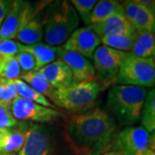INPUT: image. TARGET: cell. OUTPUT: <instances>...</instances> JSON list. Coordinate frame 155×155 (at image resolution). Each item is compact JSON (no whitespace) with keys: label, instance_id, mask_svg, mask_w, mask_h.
<instances>
[{"label":"cell","instance_id":"cell-1","mask_svg":"<svg viewBox=\"0 0 155 155\" xmlns=\"http://www.w3.org/2000/svg\"><path fill=\"white\" fill-rule=\"evenodd\" d=\"M117 132L116 120L98 107L72 116L66 126L67 140L79 155L104 154Z\"/></svg>","mask_w":155,"mask_h":155},{"label":"cell","instance_id":"cell-2","mask_svg":"<svg viewBox=\"0 0 155 155\" xmlns=\"http://www.w3.org/2000/svg\"><path fill=\"white\" fill-rule=\"evenodd\" d=\"M41 22L46 44L61 47L78 27L79 17L70 1L50 2L45 6Z\"/></svg>","mask_w":155,"mask_h":155},{"label":"cell","instance_id":"cell-3","mask_svg":"<svg viewBox=\"0 0 155 155\" xmlns=\"http://www.w3.org/2000/svg\"><path fill=\"white\" fill-rule=\"evenodd\" d=\"M147 92V88L114 84L108 91L107 107L120 125L134 126L140 121Z\"/></svg>","mask_w":155,"mask_h":155},{"label":"cell","instance_id":"cell-4","mask_svg":"<svg viewBox=\"0 0 155 155\" xmlns=\"http://www.w3.org/2000/svg\"><path fill=\"white\" fill-rule=\"evenodd\" d=\"M103 91L100 84L93 79L55 90L51 101L66 110L85 112L94 106Z\"/></svg>","mask_w":155,"mask_h":155},{"label":"cell","instance_id":"cell-5","mask_svg":"<svg viewBox=\"0 0 155 155\" xmlns=\"http://www.w3.org/2000/svg\"><path fill=\"white\" fill-rule=\"evenodd\" d=\"M114 84L149 88L155 85V66L152 58H140L128 53L116 75Z\"/></svg>","mask_w":155,"mask_h":155},{"label":"cell","instance_id":"cell-6","mask_svg":"<svg viewBox=\"0 0 155 155\" xmlns=\"http://www.w3.org/2000/svg\"><path fill=\"white\" fill-rule=\"evenodd\" d=\"M128 53L118 51L105 45H100L95 50L92 61L96 80L103 90L114 85V81L120 70L122 62Z\"/></svg>","mask_w":155,"mask_h":155},{"label":"cell","instance_id":"cell-7","mask_svg":"<svg viewBox=\"0 0 155 155\" xmlns=\"http://www.w3.org/2000/svg\"><path fill=\"white\" fill-rule=\"evenodd\" d=\"M41 8L28 1L17 0L13 2L9 14L0 27V41L16 38L18 31L31 19L37 16Z\"/></svg>","mask_w":155,"mask_h":155},{"label":"cell","instance_id":"cell-8","mask_svg":"<svg viewBox=\"0 0 155 155\" xmlns=\"http://www.w3.org/2000/svg\"><path fill=\"white\" fill-rule=\"evenodd\" d=\"M149 134L142 126H129L118 131L107 152H120L123 155H137L148 148Z\"/></svg>","mask_w":155,"mask_h":155},{"label":"cell","instance_id":"cell-9","mask_svg":"<svg viewBox=\"0 0 155 155\" xmlns=\"http://www.w3.org/2000/svg\"><path fill=\"white\" fill-rule=\"evenodd\" d=\"M12 116L16 120L29 121L36 123L53 122L61 116V113L56 109L48 108L29 100L17 96L10 105Z\"/></svg>","mask_w":155,"mask_h":155},{"label":"cell","instance_id":"cell-10","mask_svg":"<svg viewBox=\"0 0 155 155\" xmlns=\"http://www.w3.org/2000/svg\"><path fill=\"white\" fill-rule=\"evenodd\" d=\"M121 4L125 16L136 32L155 34V11L140 4L139 0H127Z\"/></svg>","mask_w":155,"mask_h":155},{"label":"cell","instance_id":"cell-11","mask_svg":"<svg viewBox=\"0 0 155 155\" xmlns=\"http://www.w3.org/2000/svg\"><path fill=\"white\" fill-rule=\"evenodd\" d=\"M52 140L47 128L29 123L25 142L18 155H52Z\"/></svg>","mask_w":155,"mask_h":155},{"label":"cell","instance_id":"cell-12","mask_svg":"<svg viewBox=\"0 0 155 155\" xmlns=\"http://www.w3.org/2000/svg\"><path fill=\"white\" fill-rule=\"evenodd\" d=\"M101 45L99 36L87 27L78 28L62 47L63 49L78 53L87 59H91L95 50Z\"/></svg>","mask_w":155,"mask_h":155},{"label":"cell","instance_id":"cell-13","mask_svg":"<svg viewBox=\"0 0 155 155\" xmlns=\"http://www.w3.org/2000/svg\"><path fill=\"white\" fill-rule=\"evenodd\" d=\"M59 60L63 61L71 70L74 84L90 81L96 78L93 65L83 55L63 49L61 47Z\"/></svg>","mask_w":155,"mask_h":155},{"label":"cell","instance_id":"cell-14","mask_svg":"<svg viewBox=\"0 0 155 155\" xmlns=\"http://www.w3.org/2000/svg\"><path fill=\"white\" fill-rule=\"evenodd\" d=\"M88 27L93 30L100 39L109 35L129 34L135 31L124 13L116 14L103 22L91 24Z\"/></svg>","mask_w":155,"mask_h":155},{"label":"cell","instance_id":"cell-15","mask_svg":"<svg viewBox=\"0 0 155 155\" xmlns=\"http://www.w3.org/2000/svg\"><path fill=\"white\" fill-rule=\"evenodd\" d=\"M39 71L44 75L48 83L55 90L67 88L74 84L71 70L60 60L50 63Z\"/></svg>","mask_w":155,"mask_h":155},{"label":"cell","instance_id":"cell-16","mask_svg":"<svg viewBox=\"0 0 155 155\" xmlns=\"http://www.w3.org/2000/svg\"><path fill=\"white\" fill-rule=\"evenodd\" d=\"M61 47H52L46 43H38L31 46L22 45L21 51H26L35 57L38 71L42 67L56 61L59 58Z\"/></svg>","mask_w":155,"mask_h":155},{"label":"cell","instance_id":"cell-17","mask_svg":"<svg viewBox=\"0 0 155 155\" xmlns=\"http://www.w3.org/2000/svg\"><path fill=\"white\" fill-rule=\"evenodd\" d=\"M16 38L19 43L24 46L41 43L43 39V26L41 16L38 14L26 23L18 31Z\"/></svg>","mask_w":155,"mask_h":155},{"label":"cell","instance_id":"cell-18","mask_svg":"<svg viewBox=\"0 0 155 155\" xmlns=\"http://www.w3.org/2000/svg\"><path fill=\"white\" fill-rule=\"evenodd\" d=\"M122 13H124V10L121 2L115 0H100L97 2L91 12V24L103 22L111 16Z\"/></svg>","mask_w":155,"mask_h":155},{"label":"cell","instance_id":"cell-19","mask_svg":"<svg viewBox=\"0 0 155 155\" xmlns=\"http://www.w3.org/2000/svg\"><path fill=\"white\" fill-rule=\"evenodd\" d=\"M154 51L155 34L136 32V37L129 54L140 58H153Z\"/></svg>","mask_w":155,"mask_h":155},{"label":"cell","instance_id":"cell-20","mask_svg":"<svg viewBox=\"0 0 155 155\" xmlns=\"http://www.w3.org/2000/svg\"><path fill=\"white\" fill-rule=\"evenodd\" d=\"M19 79L24 81L30 87H32L34 90H35L39 93L42 94L50 100L55 91V89L48 83L47 78L40 71L22 73Z\"/></svg>","mask_w":155,"mask_h":155},{"label":"cell","instance_id":"cell-21","mask_svg":"<svg viewBox=\"0 0 155 155\" xmlns=\"http://www.w3.org/2000/svg\"><path fill=\"white\" fill-rule=\"evenodd\" d=\"M16 126L9 128V134L1 153H16L17 152H20V150L22 149L26 140L28 125L20 124L19 127H16Z\"/></svg>","mask_w":155,"mask_h":155},{"label":"cell","instance_id":"cell-22","mask_svg":"<svg viewBox=\"0 0 155 155\" xmlns=\"http://www.w3.org/2000/svg\"><path fill=\"white\" fill-rule=\"evenodd\" d=\"M136 37V31L129 34H119L109 35L101 38V44L105 45L113 49L130 53L134 40Z\"/></svg>","mask_w":155,"mask_h":155},{"label":"cell","instance_id":"cell-23","mask_svg":"<svg viewBox=\"0 0 155 155\" xmlns=\"http://www.w3.org/2000/svg\"><path fill=\"white\" fill-rule=\"evenodd\" d=\"M15 84L17 87V96L21 97L22 98L29 100L31 102H34L35 104H38L40 105L55 109V105L52 104L48 97L39 93L38 91H36L32 87H30L28 84H26L24 81H22L21 79H16Z\"/></svg>","mask_w":155,"mask_h":155},{"label":"cell","instance_id":"cell-24","mask_svg":"<svg viewBox=\"0 0 155 155\" xmlns=\"http://www.w3.org/2000/svg\"><path fill=\"white\" fill-rule=\"evenodd\" d=\"M140 122L148 133H152L155 129V88L150 90L147 94Z\"/></svg>","mask_w":155,"mask_h":155},{"label":"cell","instance_id":"cell-25","mask_svg":"<svg viewBox=\"0 0 155 155\" xmlns=\"http://www.w3.org/2000/svg\"><path fill=\"white\" fill-rule=\"evenodd\" d=\"M21 43L12 40L0 41V75L10 59L17 55L21 51Z\"/></svg>","mask_w":155,"mask_h":155},{"label":"cell","instance_id":"cell-26","mask_svg":"<svg viewBox=\"0 0 155 155\" xmlns=\"http://www.w3.org/2000/svg\"><path fill=\"white\" fill-rule=\"evenodd\" d=\"M97 1L96 0H72L71 4L85 24H91V15Z\"/></svg>","mask_w":155,"mask_h":155},{"label":"cell","instance_id":"cell-27","mask_svg":"<svg viewBox=\"0 0 155 155\" xmlns=\"http://www.w3.org/2000/svg\"><path fill=\"white\" fill-rule=\"evenodd\" d=\"M17 96L15 80L0 77V102L11 104Z\"/></svg>","mask_w":155,"mask_h":155},{"label":"cell","instance_id":"cell-28","mask_svg":"<svg viewBox=\"0 0 155 155\" xmlns=\"http://www.w3.org/2000/svg\"><path fill=\"white\" fill-rule=\"evenodd\" d=\"M17 62L21 67L22 73L38 71L36 61L31 54L26 51H20L16 55Z\"/></svg>","mask_w":155,"mask_h":155},{"label":"cell","instance_id":"cell-29","mask_svg":"<svg viewBox=\"0 0 155 155\" xmlns=\"http://www.w3.org/2000/svg\"><path fill=\"white\" fill-rule=\"evenodd\" d=\"M10 105L11 104L0 102V128L9 129L17 124V121L11 114Z\"/></svg>","mask_w":155,"mask_h":155},{"label":"cell","instance_id":"cell-30","mask_svg":"<svg viewBox=\"0 0 155 155\" xmlns=\"http://www.w3.org/2000/svg\"><path fill=\"white\" fill-rule=\"evenodd\" d=\"M22 74V72L21 67L17 62L16 56H14L8 61L0 77L4 78L5 79H9V80H16V79H19Z\"/></svg>","mask_w":155,"mask_h":155},{"label":"cell","instance_id":"cell-31","mask_svg":"<svg viewBox=\"0 0 155 155\" xmlns=\"http://www.w3.org/2000/svg\"><path fill=\"white\" fill-rule=\"evenodd\" d=\"M13 2L11 0H0V27L11 11Z\"/></svg>","mask_w":155,"mask_h":155},{"label":"cell","instance_id":"cell-32","mask_svg":"<svg viewBox=\"0 0 155 155\" xmlns=\"http://www.w3.org/2000/svg\"><path fill=\"white\" fill-rule=\"evenodd\" d=\"M9 134V129H3L0 128V153L5 147L6 139L8 137Z\"/></svg>","mask_w":155,"mask_h":155},{"label":"cell","instance_id":"cell-33","mask_svg":"<svg viewBox=\"0 0 155 155\" xmlns=\"http://www.w3.org/2000/svg\"><path fill=\"white\" fill-rule=\"evenodd\" d=\"M148 148L155 152V129L150 133L149 134V142H148Z\"/></svg>","mask_w":155,"mask_h":155},{"label":"cell","instance_id":"cell-34","mask_svg":"<svg viewBox=\"0 0 155 155\" xmlns=\"http://www.w3.org/2000/svg\"><path fill=\"white\" fill-rule=\"evenodd\" d=\"M137 155H155V152H153V150L149 149V148H147V149L144 150L143 152L138 153Z\"/></svg>","mask_w":155,"mask_h":155},{"label":"cell","instance_id":"cell-35","mask_svg":"<svg viewBox=\"0 0 155 155\" xmlns=\"http://www.w3.org/2000/svg\"><path fill=\"white\" fill-rule=\"evenodd\" d=\"M102 155H123L120 152H106L104 154Z\"/></svg>","mask_w":155,"mask_h":155},{"label":"cell","instance_id":"cell-36","mask_svg":"<svg viewBox=\"0 0 155 155\" xmlns=\"http://www.w3.org/2000/svg\"><path fill=\"white\" fill-rule=\"evenodd\" d=\"M0 155H17L16 153H0Z\"/></svg>","mask_w":155,"mask_h":155},{"label":"cell","instance_id":"cell-37","mask_svg":"<svg viewBox=\"0 0 155 155\" xmlns=\"http://www.w3.org/2000/svg\"><path fill=\"white\" fill-rule=\"evenodd\" d=\"M153 63H154V66H155V51H154V54H153Z\"/></svg>","mask_w":155,"mask_h":155}]
</instances>
